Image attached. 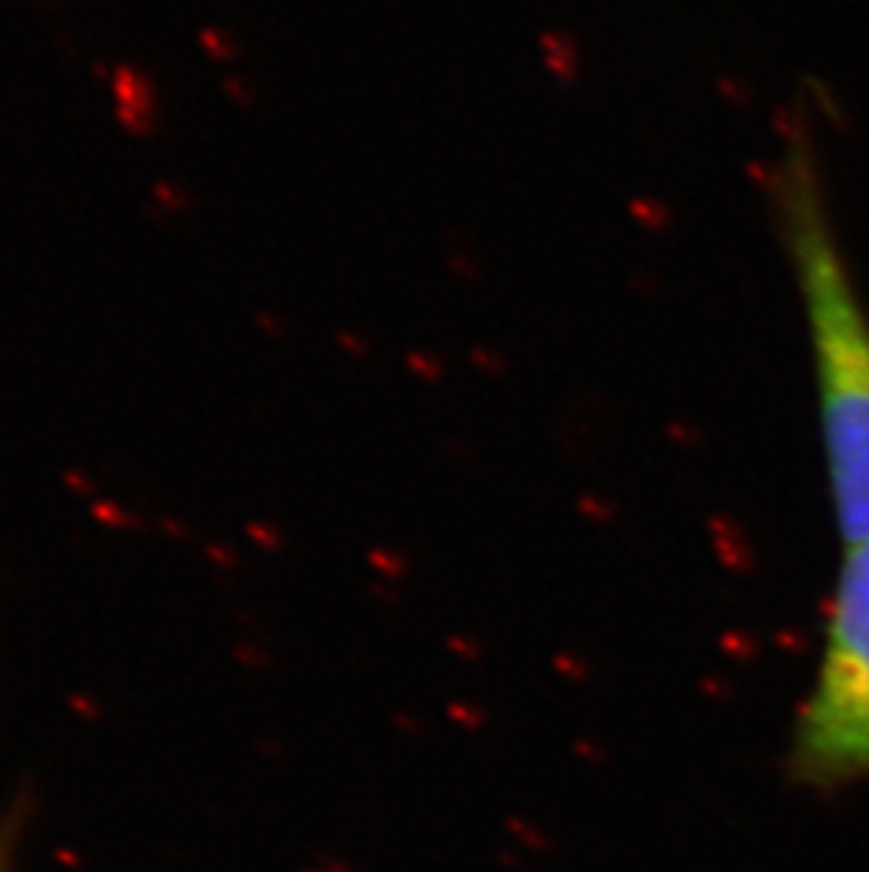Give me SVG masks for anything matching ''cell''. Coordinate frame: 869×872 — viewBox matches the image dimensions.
I'll return each instance as SVG.
<instances>
[{
    "label": "cell",
    "mask_w": 869,
    "mask_h": 872,
    "mask_svg": "<svg viewBox=\"0 0 869 872\" xmlns=\"http://www.w3.org/2000/svg\"><path fill=\"white\" fill-rule=\"evenodd\" d=\"M770 206L808 325L833 520L853 548L869 542V312L838 244L804 120L785 131Z\"/></svg>",
    "instance_id": "cell-1"
},
{
    "label": "cell",
    "mask_w": 869,
    "mask_h": 872,
    "mask_svg": "<svg viewBox=\"0 0 869 872\" xmlns=\"http://www.w3.org/2000/svg\"><path fill=\"white\" fill-rule=\"evenodd\" d=\"M788 771L816 791L869 782V542L844 551L816 681L790 737Z\"/></svg>",
    "instance_id": "cell-2"
},
{
    "label": "cell",
    "mask_w": 869,
    "mask_h": 872,
    "mask_svg": "<svg viewBox=\"0 0 869 872\" xmlns=\"http://www.w3.org/2000/svg\"><path fill=\"white\" fill-rule=\"evenodd\" d=\"M111 91L116 100V120L122 131L136 136V139H150L158 131V86L145 68L116 66L111 77Z\"/></svg>",
    "instance_id": "cell-3"
},
{
    "label": "cell",
    "mask_w": 869,
    "mask_h": 872,
    "mask_svg": "<svg viewBox=\"0 0 869 872\" xmlns=\"http://www.w3.org/2000/svg\"><path fill=\"white\" fill-rule=\"evenodd\" d=\"M150 218L156 220H170V218H178V215H184V212H190V190H187L184 184H178V181L172 179H161L153 184L150 190Z\"/></svg>",
    "instance_id": "cell-4"
},
{
    "label": "cell",
    "mask_w": 869,
    "mask_h": 872,
    "mask_svg": "<svg viewBox=\"0 0 869 872\" xmlns=\"http://www.w3.org/2000/svg\"><path fill=\"white\" fill-rule=\"evenodd\" d=\"M198 43H201V48L210 54L212 60H229L232 52H235L232 41L221 29H204V32L198 34Z\"/></svg>",
    "instance_id": "cell-5"
},
{
    "label": "cell",
    "mask_w": 869,
    "mask_h": 872,
    "mask_svg": "<svg viewBox=\"0 0 869 872\" xmlns=\"http://www.w3.org/2000/svg\"><path fill=\"white\" fill-rule=\"evenodd\" d=\"M9 864V833H0V872H7Z\"/></svg>",
    "instance_id": "cell-6"
}]
</instances>
